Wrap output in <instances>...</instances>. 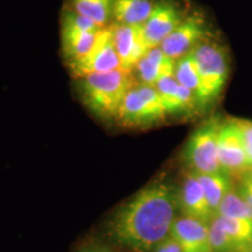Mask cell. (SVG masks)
Returning <instances> with one entry per match:
<instances>
[{"label":"cell","mask_w":252,"mask_h":252,"mask_svg":"<svg viewBox=\"0 0 252 252\" xmlns=\"http://www.w3.org/2000/svg\"><path fill=\"white\" fill-rule=\"evenodd\" d=\"M156 89L161 98L162 105L167 113L187 112L195 108L198 102L196 94L181 86L174 75L162 77L156 83Z\"/></svg>","instance_id":"cell-14"},{"label":"cell","mask_w":252,"mask_h":252,"mask_svg":"<svg viewBox=\"0 0 252 252\" xmlns=\"http://www.w3.org/2000/svg\"><path fill=\"white\" fill-rule=\"evenodd\" d=\"M194 174L196 175L197 180L202 186L210 209L216 216L217 209H219L223 198L232 190L229 174L225 172L210 173V174H196V173H194Z\"/></svg>","instance_id":"cell-17"},{"label":"cell","mask_w":252,"mask_h":252,"mask_svg":"<svg viewBox=\"0 0 252 252\" xmlns=\"http://www.w3.org/2000/svg\"><path fill=\"white\" fill-rule=\"evenodd\" d=\"M167 115L154 86L137 83L123 100L116 119L124 126H146L162 121Z\"/></svg>","instance_id":"cell-3"},{"label":"cell","mask_w":252,"mask_h":252,"mask_svg":"<svg viewBox=\"0 0 252 252\" xmlns=\"http://www.w3.org/2000/svg\"><path fill=\"white\" fill-rule=\"evenodd\" d=\"M179 208L181 209L182 215L197 219L208 224H210L215 217L208 203L202 186L193 172L188 173L179 190Z\"/></svg>","instance_id":"cell-12"},{"label":"cell","mask_w":252,"mask_h":252,"mask_svg":"<svg viewBox=\"0 0 252 252\" xmlns=\"http://www.w3.org/2000/svg\"><path fill=\"white\" fill-rule=\"evenodd\" d=\"M238 130L241 132L245 146L252 147V122L245 121V119H235Z\"/></svg>","instance_id":"cell-24"},{"label":"cell","mask_w":252,"mask_h":252,"mask_svg":"<svg viewBox=\"0 0 252 252\" xmlns=\"http://www.w3.org/2000/svg\"><path fill=\"white\" fill-rule=\"evenodd\" d=\"M247 153L249 158V162H250V166L252 167V147H247Z\"/></svg>","instance_id":"cell-29"},{"label":"cell","mask_w":252,"mask_h":252,"mask_svg":"<svg viewBox=\"0 0 252 252\" xmlns=\"http://www.w3.org/2000/svg\"><path fill=\"white\" fill-rule=\"evenodd\" d=\"M75 80L97 72L119 70L121 60L113 43L112 33L109 27L99 32L96 43L86 56L77 61L67 63Z\"/></svg>","instance_id":"cell-6"},{"label":"cell","mask_w":252,"mask_h":252,"mask_svg":"<svg viewBox=\"0 0 252 252\" xmlns=\"http://www.w3.org/2000/svg\"><path fill=\"white\" fill-rule=\"evenodd\" d=\"M220 223L232 241L237 244L241 252H248L252 247V223L248 220L216 216Z\"/></svg>","instance_id":"cell-20"},{"label":"cell","mask_w":252,"mask_h":252,"mask_svg":"<svg viewBox=\"0 0 252 252\" xmlns=\"http://www.w3.org/2000/svg\"><path fill=\"white\" fill-rule=\"evenodd\" d=\"M174 77L181 86L186 87L196 94L200 104H206L200 74H198L196 63L191 53L176 60Z\"/></svg>","instance_id":"cell-18"},{"label":"cell","mask_w":252,"mask_h":252,"mask_svg":"<svg viewBox=\"0 0 252 252\" xmlns=\"http://www.w3.org/2000/svg\"><path fill=\"white\" fill-rule=\"evenodd\" d=\"M108 27L111 30L115 48L121 60L122 70L132 72L137 63L151 49L144 37L143 25L132 26L112 23Z\"/></svg>","instance_id":"cell-9"},{"label":"cell","mask_w":252,"mask_h":252,"mask_svg":"<svg viewBox=\"0 0 252 252\" xmlns=\"http://www.w3.org/2000/svg\"><path fill=\"white\" fill-rule=\"evenodd\" d=\"M216 216L231 217L252 223V208L236 189H232L220 202Z\"/></svg>","instance_id":"cell-21"},{"label":"cell","mask_w":252,"mask_h":252,"mask_svg":"<svg viewBox=\"0 0 252 252\" xmlns=\"http://www.w3.org/2000/svg\"><path fill=\"white\" fill-rule=\"evenodd\" d=\"M207 35L208 30L203 17L194 13L185 18L162 41L160 47L166 55L178 60L193 52L198 45L204 42Z\"/></svg>","instance_id":"cell-7"},{"label":"cell","mask_w":252,"mask_h":252,"mask_svg":"<svg viewBox=\"0 0 252 252\" xmlns=\"http://www.w3.org/2000/svg\"><path fill=\"white\" fill-rule=\"evenodd\" d=\"M209 241L212 252H241L216 216L209 224Z\"/></svg>","instance_id":"cell-22"},{"label":"cell","mask_w":252,"mask_h":252,"mask_svg":"<svg viewBox=\"0 0 252 252\" xmlns=\"http://www.w3.org/2000/svg\"><path fill=\"white\" fill-rule=\"evenodd\" d=\"M71 8L105 28L112 20L113 0H70Z\"/></svg>","instance_id":"cell-19"},{"label":"cell","mask_w":252,"mask_h":252,"mask_svg":"<svg viewBox=\"0 0 252 252\" xmlns=\"http://www.w3.org/2000/svg\"><path fill=\"white\" fill-rule=\"evenodd\" d=\"M219 160L225 173L248 171L251 168L247 153V146L238 126L234 121L220 122L219 138Z\"/></svg>","instance_id":"cell-8"},{"label":"cell","mask_w":252,"mask_h":252,"mask_svg":"<svg viewBox=\"0 0 252 252\" xmlns=\"http://www.w3.org/2000/svg\"><path fill=\"white\" fill-rule=\"evenodd\" d=\"M185 17L173 0H158L150 17L143 24V33L150 48L159 47Z\"/></svg>","instance_id":"cell-10"},{"label":"cell","mask_w":252,"mask_h":252,"mask_svg":"<svg viewBox=\"0 0 252 252\" xmlns=\"http://www.w3.org/2000/svg\"><path fill=\"white\" fill-rule=\"evenodd\" d=\"M241 184H243L247 186V187L252 189V172L250 169H248V171H245L243 173V175H242V179H241Z\"/></svg>","instance_id":"cell-28"},{"label":"cell","mask_w":252,"mask_h":252,"mask_svg":"<svg viewBox=\"0 0 252 252\" xmlns=\"http://www.w3.org/2000/svg\"><path fill=\"white\" fill-rule=\"evenodd\" d=\"M77 252H113L111 249L102 244H90L82 248Z\"/></svg>","instance_id":"cell-27"},{"label":"cell","mask_w":252,"mask_h":252,"mask_svg":"<svg viewBox=\"0 0 252 252\" xmlns=\"http://www.w3.org/2000/svg\"><path fill=\"white\" fill-rule=\"evenodd\" d=\"M251 250H252V247H251Z\"/></svg>","instance_id":"cell-32"},{"label":"cell","mask_w":252,"mask_h":252,"mask_svg":"<svg viewBox=\"0 0 252 252\" xmlns=\"http://www.w3.org/2000/svg\"><path fill=\"white\" fill-rule=\"evenodd\" d=\"M236 190H237L238 194L241 195V196L243 197L245 201H247V202L249 203V206L252 208V189L239 182L238 187L236 188Z\"/></svg>","instance_id":"cell-26"},{"label":"cell","mask_w":252,"mask_h":252,"mask_svg":"<svg viewBox=\"0 0 252 252\" xmlns=\"http://www.w3.org/2000/svg\"><path fill=\"white\" fill-rule=\"evenodd\" d=\"M99 32H82L61 28V50L67 63L77 61L86 56L96 43Z\"/></svg>","instance_id":"cell-15"},{"label":"cell","mask_w":252,"mask_h":252,"mask_svg":"<svg viewBox=\"0 0 252 252\" xmlns=\"http://www.w3.org/2000/svg\"><path fill=\"white\" fill-rule=\"evenodd\" d=\"M76 83L84 105L97 117L110 119L117 117L125 96L138 82L132 72L119 69L86 75Z\"/></svg>","instance_id":"cell-2"},{"label":"cell","mask_w":252,"mask_h":252,"mask_svg":"<svg viewBox=\"0 0 252 252\" xmlns=\"http://www.w3.org/2000/svg\"><path fill=\"white\" fill-rule=\"evenodd\" d=\"M152 252H184L172 237L163 241L159 247H157Z\"/></svg>","instance_id":"cell-25"},{"label":"cell","mask_w":252,"mask_h":252,"mask_svg":"<svg viewBox=\"0 0 252 252\" xmlns=\"http://www.w3.org/2000/svg\"><path fill=\"white\" fill-rule=\"evenodd\" d=\"M175 62L176 60L165 54L161 47H154L137 63L132 74L138 83L156 86L162 77L174 75Z\"/></svg>","instance_id":"cell-13"},{"label":"cell","mask_w":252,"mask_h":252,"mask_svg":"<svg viewBox=\"0 0 252 252\" xmlns=\"http://www.w3.org/2000/svg\"><path fill=\"white\" fill-rule=\"evenodd\" d=\"M61 28L82 32H99L100 30H103L91 19L80 14L71 7L65 8L63 11L61 18Z\"/></svg>","instance_id":"cell-23"},{"label":"cell","mask_w":252,"mask_h":252,"mask_svg":"<svg viewBox=\"0 0 252 252\" xmlns=\"http://www.w3.org/2000/svg\"><path fill=\"white\" fill-rule=\"evenodd\" d=\"M171 237L184 252H212L209 241V224L189 216L176 217Z\"/></svg>","instance_id":"cell-11"},{"label":"cell","mask_w":252,"mask_h":252,"mask_svg":"<svg viewBox=\"0 0 252 252\" xmlns=\"http://www.w3.org/2000/svg\"><path fill=\"white\" fill-rule=\"evenodd\" d=\"M153 6L152 0H113L112 23L141 26Z\"/></svg>","instance_id":"cell-16"},{"label":"cell","mask_w":252,"mask_h":252,"mask_svg":"<svg viewBox=\"0 0 252 252\" xmlns=\"http://www.w3.org/2000/svg\"><path fill=\"white\" fill-rule=\"evenodd\" d=\"M178 209L179 190L168 182H153L113 214L110 236L133 252H152L171 237Z\"/></svg>","instance_id":"cell-1"},{"label":"cell","mask_w":252,"mask_h":252,"mask_svg":"<svg viewBox=\"0 0 252 252\" xmlns=\"http://www.w3.org/2000/svg\"><path fill=\"white\" fill-rule=\"evenodd\" d=\"M249 169H250V171H251V172H252V167H251V168H249Z\"/></svg>","instance_id":"cell-31"},{"label":"cell","mask_w":252,"mask_h":252,"mask_svg":"<svg viewBox=\"0 0 252 252\" xmlns=\"http://www.w3.org/2000/svg\"><path fill=\"white\" fill-rule=\"evenodd\" d=\"M248 252H252V250H251V249H250V250H249V251H248Z\"/></svg>","instance_id":"cell-30"},{"label":"cell","mask_w":252,"mask_h":252,"mask_svg":"<svg viewBox=\"0 0 252 252\" xmlns=\"http://www.w3.org/2000/svg\"><path fill=\"white\" fill-rule=\"evenodd\" d=\"M190 53L200 74L206 103L212 102L222 93L228 80V55L222 46L207 41L198 45Z\"/></svg>","instance_id":"cell-5"},{"label":"cell","mask_w":252,"mask_h":252,"mask_svg":"<svg viewBox=\"0 0 252 252\" xmlns=\"http://www.w3.org/2000/svg\"><path fill=\"white\" fill-rule=\"evenodd\" d=\"M220 122L210 119L194 131L184 151V160L190 172L196 174L224 172L219 160V138Z\"/></svg>","instance_id":"cell-4"}]
</instances>
